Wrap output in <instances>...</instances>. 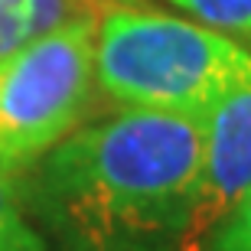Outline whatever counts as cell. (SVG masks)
I'll return each mask as SVG.
<instances>
[{
	"label": "cell",
	"instance_id": "cell-1",
	"mask_svg": "<svg viewBox=\"0 0 251 251\" xmlns=\"http://www.w3.org/2000/svg\"><path fill=\"white\" fill-rule=\"evenodd\" d=\"M205 114L121 108L23 167L20 196L49 251H179Z\"/></svg>",
	"mask_w": 251,
	"mask_h": 251
},
{
	"label": "cell",
	"instance_id": "cell-2",
	"mask_svg": "<svg viewBox=\"0 0 251 251\" xmlns=\"http://www.w3.org/2000/svg\"><path fill=\"white\" fill-rule=\"evenodd\" d=\"M95 82L121 108L209 114L251 85V52L196 20L108 3L95 39Z\"/></svg>",
	"mask_w": 251,
	"mask_h": 251
},
{
	"label": "cell",
	"instance_id": "cell-3",
	"mask_svg": "<svg viewBox=\"0 0 251 251\" xmlns=\"http://www.w3.org/2000/svg\"><path fill=\"white\" fill-rule=\"evenodd\" d=\"M98 20L62 23L0 59V167H29L78 127L95 95Z\"/></svg>",
	"mask_w": 251,
	"mask_h": 251
},
{
	"label": "cell",
	"instance_id": "cell-4",
	"mask_svg": "<svg viewBox=\"0 0 251 251\" xmlns=\"http://www.w3.org/2000/svg\"><path fill=\"white\" fill-rule=\"evenodd\" d=\"M251 193V85L225 95L205 114L193 215L179 251H202L215 228Z\"/></svg>",
	"mask_w": 251,
	"mask_h": 251
},
{
	"label": "cell",
	"instance_id": "cell-5",
	"mask_svg": "<svg viewBox=\"0 0 251 251\" xmlns=\"http://www.w3.org/2000/svg\"><path fill=\"white\" fill-rule=\"evenodd\" d=\"M108 0H0V59L78 17H101Z\"/></svg>",
	"mask_w": 251,
	"mask_h": 251
},
{
	"label": "cell",
	"instance_id": "cell-6",
	"mask_svg": "<svg viewBox=\"0 0 251 251\" xmlns=\"http://www.w3.org/2000/svg\"><path fill=\"white\" fill-rule=\"evenodd\" d=\"M0 251H49L26 215L17 170L0 167Z\"/></svg>",
	"mask_w": 251,
	"mask_h": 251
},
{
	"label": "cell",
	"instance_id": "cell-7",
	"mask_svg": "<svg viewBox=\"0 0 251 251\" xmlns=\"http://www.w3.org/2000/svg\"><path fill=\"white\" fill-rule=\"evenodd\" d=\"M219 33H251V0H170Z\"/></svg>",
	"mask_w": 251,
	"mask_h": 251
},
{
	"label": "cell",
	"instance_id": "cell-8",
	"mask_svg": "<svg viewBox=\"0 0 251 251\" xmlns=\"http://www.w3.org/2000/svg\"><path fill=\"white\" fill-rule=\"evenodd\" d=\"M202 251H251V193L215 228V235L205 242Z\"/></svg>",
	"mask_w": 251,
	"mask_h": 251
}]
</instances>
